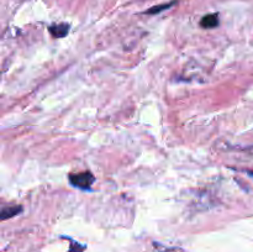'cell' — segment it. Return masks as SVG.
Instances as JSON below:
<instances>
[{
    "mask_svg": "<svg viewBox=\"0 0 253 252\" xmlns=\"http://www.w3.org/2000/svg\"><path fill=\"white\" fill-rule=\"evenodd\" d=\"M95 178L90 172H82L78 174L69 175V182L73 187L81 188V189H89L94 183Z\"/></svg>",
    "mask_w": 253,
    "mask_h": 252,
    "instance_id": "6da1fadb",
    "label": "cell"
},
{
    "mask_svg": "<svg viewBox=\"0 0 253 252\" xmlns=\"http://www.w3.org/2000/svg\"><path fill=\"white\" fill-rule=\"evenodd\" d=\"M49 34L52 35L56 39H59V37L67 36L69 31V25L68 24H59V25H52V26L48 27Z\"/></svg>",
    "mask_w": 253,
    "mask_h": 252,
    "instance_id": "7a4b0ae2",
    "label": "cell"
},
{
    "mask_svg": "<svg viewBox=\"0 0 253 252\" xmlns=\"http://www.w3.org/2000/svg\"><path fill=\"white\" fill-rule=\"evenodd\" d=\"M200 25L204 29H214L219 25V15L217 14H209L205 15L200 21Z\"/></svg>",
    "mask_w": 253,
    "mask_h": 252,
    "instance_id": "3957f363",
    "label": "cell"
},
{
    "mask_svg": "<svg viewBox=\"0 0 253 252\" xmlns=\"http://www.w3.org/2000/svg\"><path fill=\"white\" fill-rule=\"evenodd\" d=\"M22 211L21 207H14V205H10V207H5L4 209L1 210V219L5 220L7 217H12L15 215H17L19 212Z\"/></svg>",
    "mask_w": 253,
    "mask_h": 252,
    "instance_id": "277c9868",
    "label": "cell"
},
{
    "mask_svg": "<svg viewBox=\"0 0 253 252\" xmlns=\"http://www.w3.org/2000/svg\"><path fill=\"white\" fill-rule=\"evenodd\" d=\"M175 4V1H172V2H168V4H163V5H156V6L151 7V9H148L147 11L145 12V14H150V15H153V14H158V12L163 11V10L166 9H169L170 6H173V5Z\"/></svg>",
    "mask_w": 253,
    "mask_h": 252,
    "instance_id": "5b68a950",
    "label": "cell"
}]
</instances>
